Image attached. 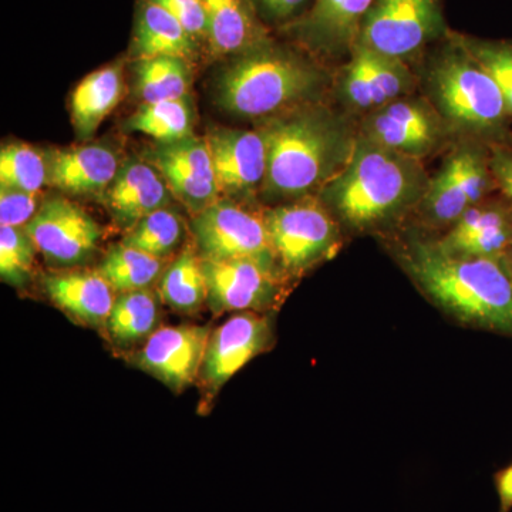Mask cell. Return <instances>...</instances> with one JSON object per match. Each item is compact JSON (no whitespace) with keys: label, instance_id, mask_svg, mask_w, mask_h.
<instances>
[{"label":"cell","instance_id":"cell-1","mask_svg":"<svg viewBox=\"0 0 512 512\" xmlns=\"http://www.w3.org/2000/svg\"><path fill=\"white\" fill-rule=\"evenodd\" d=\"M417 285L467 325L512 336V268L508 258L451 255L437 242H413L403 258Z\"/></svg>","mask_w":512,"mask_h":512},{"label":"cell","instance_id":"cell-2","mask_svg":"<svg viewBox=\"0 0 512 512\" xmlns=\"http://www.w3.org/2000/svg\"><path fill=\"white\" fill-rule=\"evenodd\" d=\"M266 144L264 190L298 198L326 187L352 156L355 143L328 111L305 110L272 120L261 131Z\"/></svg>","mask_w":512,"mask_h":512},{"label":"cell","instance_id":"cell-3","mask_svg":"<svg viewBox=\"0 0 512 512\" xmlns=\"http://www.w3.org/2000/svg\"><path fill=\"white\" fill-rule=\"evenodd\" d=\"M429 181L416 158L362 137L342 171L325 187V200L352 228H375L421 201Z\"/></svg>","mask_w":512,"mask_h":512},{"label":"cell","instance_id":"cell-4","mask_svg":"<svg viewBox=\"0 0 512 512\" xmlns=\"http://www.w3.org/2000/svg\"><path fill=\"white\" fill-rule=\"evenodd\" d=\"M322 82L315 64L269 37L231 57L217 82V101L235 116L264 117L308 99Z\"/></svg>","mask_w":512,"mask_h":512},{"label":"cell","instance_id":"cell-5","mask_svg":"<svg viewBox=\"0 0 512 512\" xmlns=\"http://www.w3.org/2000/svg\"><path fill=\"white\" fill-rule=\"evenodd\" d=\"M430 90L450 123L471 131H494L508 116L500 87L453 35L441 42L430 64Z\"/></svg>","mask_w":512,"mask_h":512},{"label":"cell","instance_id":"cell-6","mask_svg":"<svg viewBox=\"0 0 512 512\" xmlns=\"http://www.w3.org/2000/svg\"><path fill=\"white\" fill-rule=\"evenodd\" d=\"M448 35L443 0H376L357 42L407 63Z\"/></svg>","mask_w":512,"mask_h":512},{"label":"cell","instance_id":"cell-7","mask_svg":"<svg viewBox=\"0 0 512 512\" xmlns=\"http://www.w3.org/2000/svg\"><path fill=\"white\" fill-rule=\"evenodd\" d=\"M191 234L205 261H249L279 272L264 215L245 210L231 198H220L194 215Z\"/></svg>","mask_w":512,"mask_h":512},{"label":"cell","instance_id":"cell-8","mask_svg":"<svg viewBox=\"0 0 512 512\" xmlns=\"http://www.w3.org/2000/svg\"><path fill=\"white\" fill-rule=\"evenodd\" d=\"M264 220L276 261L288 274H302L338 247L335 221L316 202L276 207Z\"/></svg>","mask_w":512,"mask_h":512},{"label":"cell","instance_id":"cell-9","mask_svg":"<svg viewBox=\"0 0 512 512\" xmlns=\"http://www.w3.org/2000/svg\"><path fill=\"white\" fill-rule=\"evenodd\" d=\"M25 228L46 261L64 268L89 262L101 239L100 225L92 215L62 197L43 202Z\"/></svg>","mask_w":512,"mask_h":512},{"label":"cell","instance_id":"cell-10","mask_svg":"<svg viewBox=\"0 0 512 512\" xmlns=\"http://www.w3.org/2000/svg\"><path fill=\"white\" fill-rule=\"evenodd\" d=\"M146 161L161 174L171 194L192 217L220 200L207 138L192 134L174 143H158L148 151Z\"/></svg>","mask_w":512,"mask_h":512},{"label":"cell","instance_id":"cell-11","mask_svg":"<svg viewBox=\"0 0 512 512\" xmlns=\"http://www.w3.org/2000/svg\"><path fill=\"white\" fill-rule=\"evenodd\" d=\"M207 305L214 315L225 312L271 311L281 303L279 272L249 261H205Z\"/></svg>","mask_w":512,"mask_h":512},{"label":"cell","instance_id":"cell-12","mask_svg":"<svg viewBox=\"0 0 512 512\" xmlns=\"http://www.w3.org/2000/svg\"><path fill=\"white\" fill-rule=\"evenodd\" d=\"M413 73L403 60L357 42L340 77L343 101L355 110L375 111L412 92Z\"/></svg>","mask_w":512,"mask_h":512},{"label":"cell","instance_id":"cell-13","mask_svg":"<svg viewBox=\"0 0 512 512\" xmlns=\"http://www.w3.org/2000/svg\"><path fill=\"white\" fill-rule=\"evenodd\" d=\"M271 323L262 313L241 312L211 333L202 363L201 379L210 393L232 379L252 359L271 346Z\"/></svg>","mask_w":512,"mask_h":512},{"label":"cell","instance_id":"cell-14","mask_svg":"<svg viewBox=\"0 0 512 512\" xmlns=\"http://www.w3.org/2000/svg\"><path fill=\"white\" fill-rule=\"evenodd\" d=\"M210 336L208 326H164L146 340L136 365L174 392H181L201 375Z\"/></svg>","mask_w":512,"mask_h":512},{"label":"cell","instance_id":"cell-15","mask_svg":"<svg viewBox=\"0 0 512 512\" xmlns=\"http://www.w3.org/2000/svg\"><path fill=\"white\" fill-rule=\"evenodd\" d=\"M488 185L490 173L483 154L473 148H461L427 185L421 208L436 224H454L464 212L476 207Z\"/></svg>","mask_w":512,"mask_h":512},{"label":"cell","instance_id":"cell-16","mask_svg":"<svg viewBox=\"0 0 512 512\" xmlns=\"http://www.w3.org/2000/svg\"><path fill=\"white\" fill-rule=\"evenodd\" d=\"M443 136L440 117L420 100H394L370 111L363 137L379 146L412 158H421L437 147Z\"/></svg>","mask_w":512,"mask_h":512},{"label":"cell","instance_id":"cell-17","mask_svg":"<svg viewBox=\"0 0 512 512\" xmlns=\"http://www.w3.org/2000/svg\"><path fill=\"white\" fill-rule=\"evenodd\" d=\"M376 0H315L298 22L282 29L298 45L323 56L352 52Z\"/></svg>","mask_w":512,"mask_h":512},{"label":"cell","instance_id":"cell-18","mask_svg":"<svg viewBox=\"0 0 512 512\" xmlns=\"http://www.w3.org/2000/svg\"><path fill=\"white\" fill-rule=\"evenodd\" d=\"M205 138L221 194L231 200L245 198L264 185L266 144L261 131L217 128Z\"/></svg>","mask_w":512,"mask_h":512},{"label":"cell","instance_id":"cell-19","mask_svg":"<svg viewBox=\"0 0 512 512\" xmlns=\"http://www.w3.org/2000/svg\"><path fill=\"white\" fill-rule=\"evenodd\" d=\"M174 195L164 178L147 161L128 160L104 192V204L121 228L130 231L137 222L167 208Z\"/></svg>","mask_w":512,"mask_h":512},{"label":"cell","instance_id":"cell-20","mask_svg":"<svg viewBox=\"0 0 512 512\" xmlns=\"http://www.w3.org/2000/svg\"><path fill=\"white\" fill-rule=\"evenodd\" d=\"M45 156L47 184L74 195L104 194L120 170L116 153L97 144Z\"/></svg>","mask_w":512,"mask_h":512},{"label":"cell","instance_id":"cell-21","mask_svg":"<svg viewBox=\"0 0 512 512\" xmlns=\"http://www.w3.org/2000/svg\"><path fill=\"white\" fill-rule=\"evenodd\" d=\"M437 245L451 255L508 258L512 251L511 218L501 208L477 204L454 222Z\"/></svg>","mask_w":512,"mask_h":512},{"label":"cell","instance_id":"cell-22","mask_svg":"<svg viewBox=\"0 0 512 512\" xmlns=\"http://www.w3.org/2000/svg\"><path fill=\"white\" fill-rule=\"evenodd\" d=\"M200 2L207 16V46L214 56L241 55L271 37L252 0Z\"/></svg>","mask_w":512,"mask_h":512},{"label":"cell","instance_id":"cell-23","mask_svg":"<svg viewBox=\"0 0 512 512\" xmlns=\"http://www.w3.org/2000/svg\"><path fill=\"white\" fill-rule=\"evenodd\" d=\"M50 301L93 328H106L113 309L114 289L99 272H72L45 279Z\"/></svg>","mask_w":512,"mask_h":512},{"label":"cell","instance_id":"cell-24","mask_svg":"<svg viewBox=\"0 0 512 512\" xmlns=\"http://www.w3.org/2000/svg\"><path fill=\"white\" fill-rule=\"evenodd\" d=\"M200 42L184 29L167 10L140 0L131 37V55L136 59L173 56L191 60L198 55Z\"/></svg>","mask_w":512,"mask_h":512},{"label":"cell","instance_id":"cell-25","mask_svg":"<svg viewBox=\"0 0 512 512\" xmlns=\"http://www.w3.org/2000/svg\"><path fill=\"white\" fill-rule=\"evenodd\" d=\"M123 67L121 64L103 67L76 87L72 96V120L80 138L96 133L104 119L116 109L123 96Z\"/></svg>","mask_w":512,"mask_h":512},{"label":"cell","instance_id":"cell-26","mask_svg":"<svg viewBox=\"0 0 512 512\" xmlns=\"http://www.w3.org/2000/svg\"><path fill=\"white\" fill-rule=\"evenodd\" d=\"M158 322L160 305L157 296L150 289H141L117 296L106 330L117 348L128 349L150 338L156 332Z\"/></svg>","mask_w":512,"mask_h":512},{"label":"cell","instance_id":"cell-27","mask_svg":"<svg viewBox=\"0 0 512 512\" xmlns=\"http://www.w3.org/2000/svg\"><path fill=\"white\" fill-rule=\"evenodd\" d=\"M158 292L161 299L174 311L192 315L207 303V279L202 258L195 245H188L165 269Z\"/></svg>","mask_w":512,"mask_h":512},{"label":"cell","instance_id":"cell-28","mask_svg":"<svg viewBox=\"0 0 512 512\" xmlns=\"http://www.w3.org/2000/svg\"><path fill=\"white\" fill-rule=\"evenodd\" d=\"M136 89L144 103L188 99L190 64L183 57L158 56L138 59Z\"/></svg>","mask_w":512,"mask_h":512},{"label":"cell","instance_id":"cell-29","mask_svg":"<svg viewBox=\"0 0 512 512\" xmlns=\"http://www.w3.org/2000/svg\"><path fill=\"white\" fill-rule=\"evenodd\" d=\"M163 262V259L121 242L109 249L97 272L109 282L114 292L141 291L160 278Z\"/></svg>","mask_w":512,"mask_h":512},{"label":"cell","instance_id":"cell-30","mask_svg":"<svg viewBox=\"0 0 512 512\" xmlns=\"http://www.w3.org/2000/svg\"><path fill=\"white\" fill-rule=\"evenodd\" d=\"M192 114L188 99L143 103L126 121L131 131L153 137L158 143H174L192 136Z\"/></svg>","mask_w":512,"mask_h":512},{"label":"cell","instance_id":"cell-31","mask_svg":"<svg viewBox=\"0 0 512 512\" xmlns=\"http://www.w3.org/2000/svg\"><path fill=\"white\" fill-rule=\"evenodd\" d=\"M183 238L184 222L180 215L163 208L137 222L127 231L123 244L164 261L180 247Z\"/></svg>","mask_w":512,"mask_h":512},{"label":"cell","instance_id":"cell-32","mask_svg":"<svg viewBox=\"0 0 512 512\" xmlns=\"http://www.w3.org/2000/svg\"><path fill=\"white\" fill-rule=\"evenodd\" d=\"M47 184L46 156L28 144H9L0 153V185L39 192Z\"/></svg>","mask_w":512,"mask_h":512},{"label":"cell","instance_id":"cell-33","mask_svg":"<svg viewBox=\"0 0 512 512\" xmlns=\"http://www.w3.org/2000/svg\"><path fill=\"white\" fill-rule=\"evenodd\" d=\"M458 45L493 77L512 117V40H484L451 32Z\"/></svg>","mask_w":512,"mask_h":512},{"label":"cell","instance_id":"cell-34","mask_svg":"<svg viewBox=\"0 0 512 512\" xmlns=\"http://www.w3.org/2000/svg\"><path fill=\"white\" fill-rule=\"evenodd\" d=\"M36 245L26 228H0V278L13 288L22 289L32 279Z\"/></svg>","mask_w":512,"mask_h":512},{"label":"cell","instance_id":"cell-35","mask_svg":"<svg viewBox=\"0 0 512 512\" xmlns=\"http://www.w3.org/2000/svg\"><path fill=\"white\" fill-rule=\"evenodd\" d=\"M39 208V192L0 188V225L2 227H26Z\"/></svg>","mask_w":512,"mask_h":512},{"label":"cell","instance_id":"cell-36","mask_svg":"<svg viewBox=\"0 0 512 512\" xmlns=\"http://www.w3.org/2000/svg\"><path fill=\"white\" fill-rule=\"evenodd\" d=\"M167 10L197 42L207 43V16L200 0H148Z\"/></svg>","mask_w":512,"mask_h":512},{"label":"cell","instance_id":"cell-37","mask_svg":"<svg viewBox=\"0 0 512 512\" xmlns=\"http://www.w3.org/2000/svg\"><path fill=\"white\" fill-rule=\"evenodd\" d=\"M313 2L315 0H252L262 22L281 30L305 16Z\"/></svg>","mask_w":512,"mask_h":512},{"label":"cell","instance_id":"cell-38","mask_svg":"<svg viewBox=\"0 0 512 512\" xmlns=\"http://www.w3.org/2000/svg\"><path fill=\"white\" fill-rule=\"evenodd\" d=\"M495 493L498 498L497 512L512 511V463L494 474Z\"/></svg>","mask_w":512,"mask_h":512},{"label":"cell","instance_id":"cell-39","mask_svg":"<svg viewBox=\"0 0 512 512\" xmlns=\"http://www.w3.org/2000/svg\"><path fill=\"white\" fill-rule=\"evenodd\" d=\"M491 171H493L495 180L503 188L505 195L512 202V154L504 153V151L495 154L491 161Z\"/></svg>","mask_w":512,"mask_h":512},{"label":"cell","instance_id":"cell-40","mask_svg":"<svg viewBox=\"0 0 512 512\" xmlns=\"http://www.w3.org/2000/svg\"><path fill=\"white\" fill-rule=\"evenodd\" d=\"M508 261H510V264H511V268H512V251H511V254H510V256H508Z\"/></svg>","mask_w":512,"mask_h":512}]
</instances>
